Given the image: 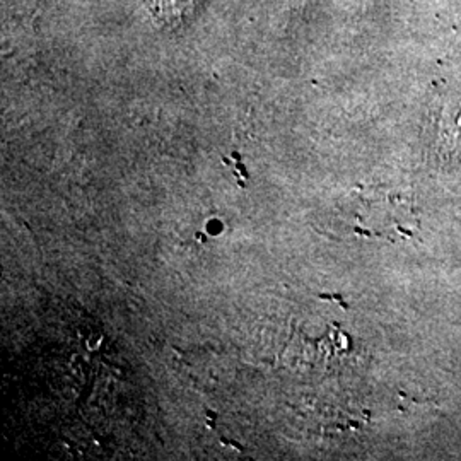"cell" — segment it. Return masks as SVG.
Here are the masks:
<instances>
[{"instance_id": "1", "label": "cell", "mask_w": 461, "mask_h": 461, "mask_svg": "<svg viewBox=\"0 0 461 461\" xmlns=\"http://www.w3.org/2000/svg\"><path fill=\"white\" fill-rule=\"evenodd\" d=\"M146 4L158 19L175 24L195 11L198 0H146Z\"/></svg>"}]
</instances>
